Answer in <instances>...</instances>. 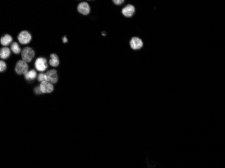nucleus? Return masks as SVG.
<instances>
[{
	"label": "nucleus",
	"instance_id": "obj_8",
	"mask_svg": "<svg viewBox=\"0 0 225 168\" xmlns=\"http://www.w3.org/2000/svg\"><path fill=\"white\" fill-rule=\"evenodd\" d=\"M121 13L126 18L132 17L135 13V7L131 4L127 5L121 10Z\"/></svg>",
	"mask_w": 225,
	"mask_h": 168
},
{
	"label": "nucleus",
	"instance_id": "obj_16",
	"mask_svg": "<svg viewBox=\"0 0 225 168\" xmlns=\"http://www.w3.org/2000/svg\"><path fill=\"white\" fill-rule=\"evenodd\" d=\"M6 63L4 61H0V71L4 72L6 69Z\"/></svg>",
	"mask_w": 225,
	"mask_h": 168
},
{
	"label": "nucleus",
	"instance_id": "obj_18",
	"mask_svg": "<svg viewBox=\"0 0 225 168\" xmlns=\"http://www.w3.org/2000/svg\"><path fill=\"white\" fill-rule=\"evenodd\" d=\"M113 3H114L115 5H117V6H120V5H121L123 4L124 3V1H122V0H119V1H116V0H114V1H113Z\"/></svg>",
	"mask_w": 225,
	"mask_h": 168
},
{
	"label": "nucleus",
	"instance_id": "obj_19",
	"mask_svg": "<svg viewBox=\"0 0 225 168\" xmlns=\"http://www.w3.org/2000/svg\"><path fill=\"white\" fill-rule=\"evenodd\" d=\"M68 42V39H67V38H66V36H65L63 38V43H66V42Z\"/></svg>",
	"mask_w": 225,
	"mask_h": 168
},
{
	"label": "nucleus",
	"instance_id": "obj_9",
	"mask_svg": "<svg viewBox=\"0 0 225 168\" xmlns=\"http://www.w3.org/2000/svg\"><path fill=\"white\" fill-rule=\"evenodd\" d=\"M46 75L48 78V81L51 83L52 84H56L58 81V75L57 71L55 69H51L46 73Z\"/></svg>",
	"mask_w": 225,
	"mask_h": 168
},
{
	"label": "nucleus",
	"instance_id": "obj_17",
	"mask_svg": "<svg viewBox=\"0 0 225 168\" xmlns=\"http://www.w3.org/2000/svg\"><path fill=\"white\" fill-rule=\"evenodd\" d=\"M34 93H35V94H43V93H42V92H41V90L40 87H39V86L35 87V88H34Z\"/></svg>",
	"mask_w": 225,
	"mask_h": 168
},
{
	"label": "nucleus",
	"instance_id": "obj_12",
	"mask_svg": "<svg viewBox=\"0 0 225 168\" xmlns=\"http://www.w3.org/2000/svg\"><path fill=\"white\" fill-rule=\"evenodd\" d=\"M50 58L49 60V65L51 67H56L59 64V58H58V56L56 54H51L50 55Z\"/></svg>",
	"mask_w": 225,
	"mask_h": 168
},
{
	"label": "nucleus",
	"instance_id": "obj_11",
	"mask_svg": "<svg viewBox=\"0 0 225 168\" xmlns=\"http://www.w3.org/2000/svg\"><path fill=\"white\" fill-rule=\"evenodd\" d=\"M10 55H11V51L9 48L7 47H3L1 48V50H0V57L2 59H6V58H8Z\"/></svg>",
	"mask_w": 225,
	"mask_h": 168
},
{
	"label": "nucleus",
	"instance_id": "obj_1",
	"mask_svg": "<svg viewBox=\"0 0 225 168\" xmlns=\"http://www.w3.org/2000/svg\"><path fill=\"white\" fill-rule=\"evenodd\" d=\"M34 55H35L34 50L29 47L24 48V49L21 52V57H22V60L26 61V63L31 62V61L34 57Z\"/></svg>",
	"mask_w": 225,
	"mask_h": 168
},
{
	"label": "nucleus",
	"instance_id": "obj_15",
	"mask_svg": "<svg viewBox=\"0 0 225 168\" xmlns=\"http://www.w3.org/2000/svg\"><path fill=\"white\" fill-rule=\"evenodd\" d=\"M37 79L39 82H43V81H48V78H47V76L46 73H41L39 74L38 77H37Z\"/></svg>",
	"mask_w": 225,
	"mask_h": 168
},
{
	"label": "nucleus",
	"instance_id": "obj_6",
	"mask_svg": "<svg viewBox=\"0 0 225 168\" xmlns=\"http://www.w3.org/2000/svg\"><path fill=\"white\" fill-rule=\"evenodd\" d=\"M129 44L133 50H139L144 46L143 41L138 37H133L129 42Z\"/></svg>",
	"mask_w": 225,
	"mask_h": 168
},
{
	"label": "nucleus",
	"instance_id": "obj_2",
	"mask_svg": "<svg viewBox=\"0 0 225 168\" xmlns=\"http://www.w3.org/2000/svg\"><path fill=\"white\" fill-rule=\"evenodd\" d=\"M16 73L18 75H25L28 71V65L23 60L18 61L15 67Z\"/></svg>",
	"mask_w": 225,
	"mask_h": 168
},
{
	"label": "nucleus",
	"instance_id": "obj_4",
	"mask_svg": "<svg viewBox=\"0 0 225 168\" xmlns=\"http://www.w3.org/2000/svg\"><path fill=\"white\" fill-rule=\"evenodd\" d=\"M18 40L21 44H27L31 41L32 36L28 31L23 30L18 36Z\"/></svg>",
	"mask_w": 225,
	"mask_h": 168
},
{
	"label": "nucleus",
	"instance_id": "obj_13",
	"mask_svg": "<svg viewBox=\"0 0 225 168\" xmlns=\"http://www.w3.org/2000/svg\"><path fill=\"white\" fill-rule=\"evenodd\" d=\"M36 76H37V73L36 71L34 70V69H32V70L28 71L27 73L25 75V79L26 80H28V81L34 80V79H36Z\"/></svg>",
	"mask_w": 225,
	"mask_h": 168
},
{
	"label": "nucleus",
	"instance_id": "obj_5",
	"mask_svg": "<svg viewBox=\"0 0 225 168\" xmlns=\"http://www.w3.org/2000/svg\"><path fill=\"white\" fill-rule=\"evenodd\" d=\"M39 87H40L43 94H49V93L53 92L54 90V87L53 86V84L49 81L41 82L39 85Z\"/></svg>",
	"mask_w": 225,
	"mask_h": 168
},
{
	"label": "nucleus",
	"instance_id": "obj_7",
	"mask_svg": "<svg viewBox=\"0 0 225 168\" xmlns=\"http://www.w3.org/2000/svg\"><path fill=\"white\" fill-rule=\"evenodd\" d=\"M78 11L82 15H88L91 12V7L87 2H81L78 5Z\"/></svg>",
	"mask_w": 225,
	"mask_h": 168
},
{
	"label": "nucleus",
	"instance_id": "obj_14",
	"mask_svg": "<svg viewBox=\"0 0 225 168\" xmlns=\"http://www.w3.org/2000/svg\"><path fill=\"white\" fill-rule=\"evenodd\" d=\"M11 50L14 53V54H19V53L22 51L19 44H18L16 42H13L11 44Z\"/></svg>",
	"mask_w": 225,
	"mask_h": 168
},
{
	"label": "nucleus",
	"instance_id": "obj_3",
	"mask_svg": "<svg viewBox=\"0 0 225 168\" xmlns=\"http://www.w3.org/2000/svg\"><path fill=\"white\" fill-rule=\"evenodd\" d=\"M34 66H35V68L37 71L41 72L46 71L48 68L47 61L45 58L43 57L37 58L35 61V63H34Z\"/></svg>",
	"mask_w": 225,
	"mask_h": 168
},
{
	"label": "nucleus",
	"instance_id": "obj_10",
	"mask_svg": "<svg viewBox=\"0 0 225 168\" xmlns=\"http://www.w3.org/2000/svg\"><path fill=\"white\" fill-rule=\"evenodd\" d=\"M12 40V37L10 34H6V35L2 36L1 39H0V42H1V45H3L4 47H6V46H8L10 44H11Z\"/></svg>",
	"mask_w": 225,
	"mask_h": 168
}]
</instances>
